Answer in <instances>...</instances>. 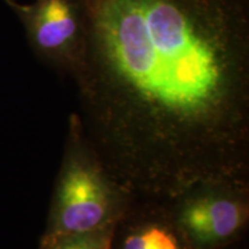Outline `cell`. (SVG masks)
<instances>
[{
  "label": "cell",
  "mask_w": 249,
  "mask_h": 249,
  "mask_svg": "<svg viewBox=\"0 0 249 249\" xmlns=\"http://www.w3.org/2000/svg\"><path fill=\"white\" fill-rule=\"evenodd\" d=\"M79 67L103 89L178 116L219 107L236 88L249 0H77Z\"/></svg>",
  "instance_id": "cell-1"
},
{
  "label": "cell",
  "mask_w": 249,
  "mask_h": 249,
  "mask_svg": "<svg viewBox=\"0 0 249 249\" xmlns=\"http://www.w3.org/2000/svg\"><path fill=\"white\" fill-rule=\"evenodd\" d=\"M22 22L31 48L60 66L80 64L83 50V18L77 0H35L20 4L6 0Z\"/></svg>",
  "instance_id": "cell-2"
},
{
  "label": "cell",
  "mask_w": 249,
  "mask_h": 249,
  "mask_svg": "<svg viewBox=\"0 0 249 249\" xmlns=\"http://www.w3.org/2000/svg\"><path fill=\"white\" fill-rule=\"evenodd\" d=\"M107 208V192L97 174L82 165H74L62 179L53 235L96 231L104 222Z\"/></svg>",
  "instance_id": "cell-3"
},
{
  "label": "cell",
  "mask_w": 249,
  "mask_h": 249,
  "mask_svg": "<svg viewBox=\"0 0 249 249\" xmlns=\"http://www.w3.org/2000/svg\"><path fill=\"white\" fill-rule=\"evenodd\" d=\"M182 225L200 244L225 240L244 222L240 205L225 198H200L188 205L181 217Z\"/></svg>",
  "instance_id": "cell-4"
},
{
  "label": "cell",
  "mask_w": 249,
  "mask_h": 249,
  "mask_svg": "<svg viewBox=\"0 0 249 249\" xmlns=\"http://www.w3.org/2000/svg\"><path fill=\"white\" fill-rule=\"evenodd\" d=\"M110 236L96 231L73 235H52L44 249H110Z\"/></svg>",
  "instance_id": "cell-5"
},
{
  "label": "cell",
  "mask_w": 249,
  "mask_h": 249,
  "mask_svg": "<svg viewBox=\"0 0 249 249\" xmlns=\"http://www.w3.org/2000/svg\"><path fill=\"white\" fill-rule=\"evenodd\" d=\"M123 249H180V247L172 233L160 227H148L128 236Z\"/></svg>",
  "instance_id": "cell-6"
}]
</instances>
